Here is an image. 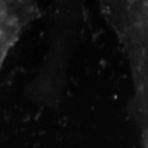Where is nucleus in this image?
<instances>
[{
  "label": "nucleus",
  "mask_w": 148,
  "mask_h": 148,
  "mask_svg": "<svg viewBox=\"0 0 148 148\" xmlns=\"http://www.w3.org/2000/svg\"><path fill=\"white\" fill-rule=\"evenodd\" d=\"M2 35H3V31L1 30V29H0V37H1Z\"/></svg>",
  "instance_id": "3"
},
{
  "label": "nucleus",
  "mask_w": 148,
  "mask_h": 148,
  "mask_svg": "<svg viewBox=\"0 0 148 148\" xmlns=\"http://www.w3.org/2000/svg\"><path fill=\"white\" fill-rule=\"evenodd\" d=\"M7 14H8V10L7 6L4 2H0V23L5 21L7 19Z\"/></svg>",
  "instance_id": "1"
},
{
  "label": "nucleus",
  "mask_w": 148,
  "mask_h": 148,
  "mask_svg": "<svg viewBox=\"0 0 148 148\" xmlns=\"http://www.w3.org/2000/svg\"><path fill=\"white\" fill-rule=\"evenodd\" d=\"M5 21L9 25H14V23L16 22V18L14 16H10V17H7V19H6Z\"/></svg>",
  "instance_id": "2"
}]
</instances>
